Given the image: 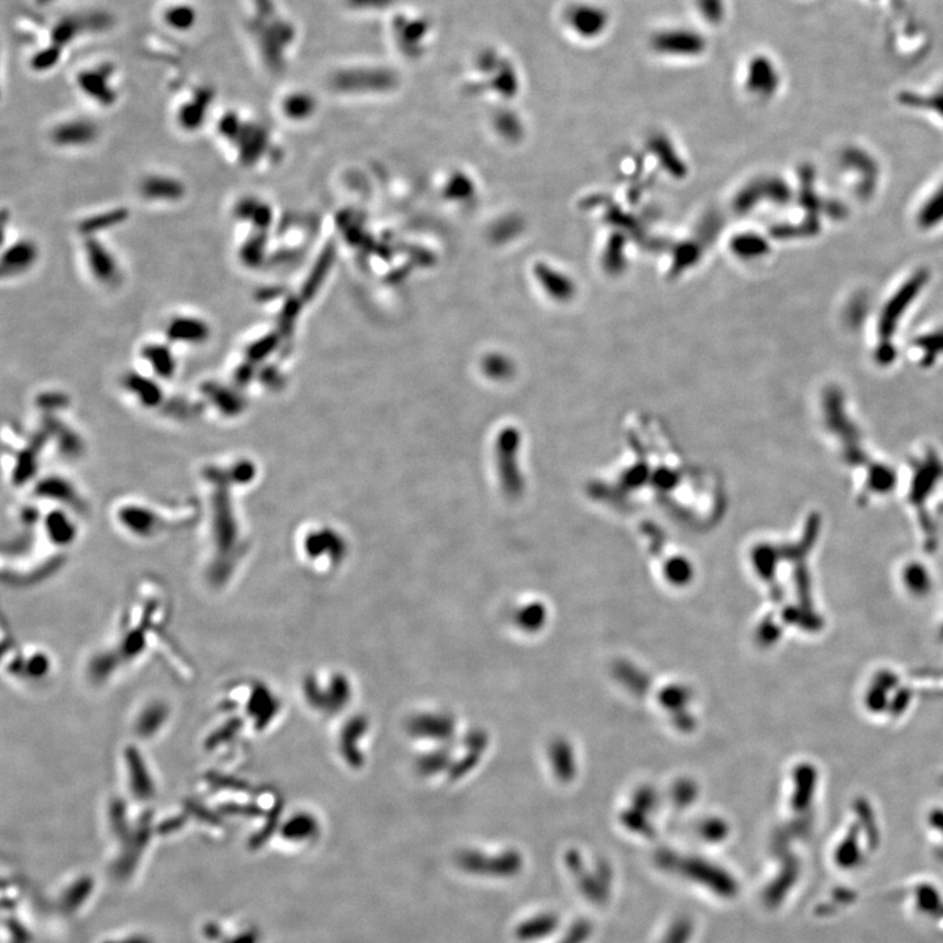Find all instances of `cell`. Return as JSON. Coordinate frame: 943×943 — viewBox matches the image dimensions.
<instances>
[{
  "instance_id": "5bb4252c",
  "label": "cell",
  "mask_w": 943,
  "mask_h": 943,
  "mask_svg": "<svg viewBox=\"0 0 943 943\" xmlns=\"http://www.w3.org/2000/svg\"><path fill=\"white\" fill-rule=\"evenodd\" d=\"M232 214H234L235 219H238L239 222L251 223L253 227L260 232L264 230L266 224L270 221L268 206L262 204V202L255 197L239 198V200L235 202Z\"/></svg>"
},
{
  "instance_id": "ffe728a7",
  "label": "cell",
  "mask_w": 943,
  "mask_h": 943,
  "mask_svg": "<svg viewBox=\"0 0 943 943\" xmlns=\"http://www.w3.org/2000/svg\"><path fill=\"white\" fill-rule=\"evenodd\" d=\"M244 122L245 120H243L241 114L236 111H228L223 113L217 122V133L219 138H222V141L232 146V143L235 142V139L238 137L241 128H243Z\"/></svg>"
},
{
  "instance_id": "d6986e66",
  "label": "cell",
  "mask_w": 943,
  "mask_h": 943,
  "mask_svg": "<svg viewBox=\"0 0 943 943\" xmlns=\"http://www.w3.org/2000/svg\"><path fill=\"white\" fill-rule=\"evenodd\" d=\"M417 768L421 775H437V773L451 768V755L448 754L447 750H443V748L429 752V754L422 756V758L417 761Z\"/></svg>"
},
{
  "instance_id": "5b68a950",
  "label": "cell",
  "mask_w": 943,
  "mask_h": 943,
  "mask_svg": "<svg viewBox=\"0 0 943 943\" xmlns=\"http://www.w3.org/2000/svg\"><path fill=\"white\" fill-rule=\"evenodd\" d=\"M138 193L152 204H179L188 194V188L179 177L155 172L142 177Z\"/></svg>"
},
{
  "instance_id": "ba28073f",
  "label": "cell",
  "mask_w": 943,
  "mask_h": 943,
  "mask_svg": "<svg viewBox=\"0 0 943 943\" xmlns=\"http://www.w3.org/2000/svg\"><path fill=\"white\" fill-rule=\"evenodd\" d=\"M164 334L171 345L201 346L210 341L213 329L204 317L176 315L168 321Z\"/></svg>"
},
{
  "instance_id": "7a4b0ae2",
  "label": "cell",
  "mask_w": 943,
  "mask_h": 943,
  "mask_svg": "<svg viewBox=\"0 0 943 943\" xmlns=\"http://www.w3.org/2000/svg\"><path fill=\"white\" fill-rule=\"evenodd\" d=\"M116 70L109 63L82 69L75 76V86L87 100L97 107L108 109L118 101V90L114 84Z\"/></svg>"
},
{
  "instance_id": "9c48e42d",
  "label": "cell",
  "mask_w": 943,
  "mask_h": 943,
  "mask_svg": "<svg viewBox=\"0 0 943 943\" xmlns=\"http://www.w3.org/2000/svg\"><path fill=\"white\" fill-rule=\"evenodd\" d=\"M455 729L454 717L448 713H420L408 722V731L412 737L433 742H447L454 737Z\"/></svg>"
},
{
  "instance_id": "30bf717a",
  "label": "cell",
  "mask_w": 943,
  "mask_h": 943,
  "mask_svg": "<svg viewBox=\"0 0 943 943\" xmlns=\"http://www.w3.org/2000/svg\"><path fill=\"white\" fill-rule=\"evenodd\" d=\"M266 143H268V138L264 129L253 122L245 121L231 147L235 150L240 166L253 167L264 155Z\"/></svg>"
},
{
  "instance_id": "9a60e30c",
  "label": "cell",
  "mask_w": 943,
  "mask_h": 943,
  "mask_svg": "<svg viewBox=\"0 0 943 943\" xmlns=\"http://www.w3.org/2000/svg\"><path fill=\"white\" fill-rule=\"evenodd\" d=\"M197 12L192 4L179 2L167 4L162 12L163 23L173 31H190L196 24Z\"/></svg>"
},
{
  "instance_id": "2e32d148",
  "label": "cell",
  "mask_w": 943,
  "mask_h": 943,
  "mask_svg": "<svg viewBox=\"0 0 943 943\" xmlns=\"http://www.w3.org/2000/svg\"><path fill=\"white\" fill-rule=\"evenodd\" d=\"M125 386L130 388V391L137 396V399L141 401L143 405L147 407H154V405L159 404L162 400V391L158 382L150 378H145L138 374H131L126 379Z\"/></svg>"
},
{
  "instance_id": "3957f363",
  "label": "cell",
  "mask_w": 943,
  "mask_h": 943,
  "mask_svg": "<svg viewBox=\"0 0 943 943\" xmlns=\"http://www.w3.org/2000/svg\"><path fill=\"white\" fill-rule=\"evenodd\" d=\"M100 138V128L90 118L73 117L58 122L50 130L49 139L54 146L66 150H79L95 145Z\"/></svg>"
},
{
  "instance_id": "52a82bcc",
  "label": "cell",
  "mask_w": 943,
  "mask_h": 943,
  "mask_svg": "<svg viewBox=\"0 0 943 943\" xmlns=\"http://www.w3.org/2000/svg\"><path fill=\"white\" fill-rule=\"evenodd\" d=\"M214 92L209 87H198L177 107L176 124L185 133L194 134L204 128L213 107Z\"/></svg>"
},
{
  "instance_id": "44dd1931",
  "label": "cell",
  "mask_w": 943,
  "mask_h": 943,
  "mask_svg": "<svg viewBox=\"0 0 943 943\" xmlns=\"http://www.w3.org/2000/svg\"><path fill=\"white\" fill-rule=\"evenodd\" d=\"M293 837H306L314 835L317 831L316 820L310 815H300L296 816L295 819L291 820L289 828H287Z\"/></svg>"
},
{
  "instance_id": "ac0fdd59",
  "label": "cell",
  "mask_w": 943,
  "mask_h": 943,
  "mask_svg": "<svg viewBox=\"0 0 943 943\" xmlns=\"http://www.w3.org/2000/svg\"><path fill=\"white\" fill-rule=\"evenodd\" d=\"M262 256H264V240L260 235L249 236L243 244H240L238 259L240 264L247 268H257L261 264Z\"/></svg>"
},
{
  "instance_id": "8fae6325",
  "label": "cell",
  "mask_w": 943,
  "mask_h": 943,
  "mask_svg": "<svg viewBox=\"0 0 943 943\" xmlns=\"http://www.w3.org/2000/svg\"><path fill=\"white\" fill-rule=\"evenodd\" d=\"M141 357L158 379H172L176 375L177 358L169 342H148L141 349Z\"/></svg>"
},
{
  "instance_id": "8992f818",
  "label": "cell",
  "mask_w": 943,
  "mask_h": 943,
  "mask_svg": "<svg viewBox=\"0 0 943 943\" xmlns=\"http://www.w3.org/2000/svg\"><path fill=\"white\" fill-rule=\"evenodd\" d=\"M40 260V247L35 240L21 238L3 248L0 272L3 279L24 276L35 268Z\"/></svg>"
},
{
  "instance_id": "277c9868",
  "label": "cell",
  "mask_w": 943,
  "mask_h": 943,
  "mask_svg": "<svg viewBox=\"0 0 943 943\" xmlns=\"http://www.w3.org/2000/svg\"><path fill=\"white\" fill-rule=\"evenodd\" d=\"M306 691L310 704L329 714L341 712L349 705L353 695L348 678L340 674L334 675L325 687L316 679L308 680Z\"/></svg>"
},
{
  "instance_id": "7c38bea8",
  "label": "cell",
  "mask_w": 943,
  "mask_h": 943,
  "mask_svg": "<svg viewBox=\"0 0 943 943\" xmlns=\"http://www.w3.org/2000/svg\"><path fill=\"white\" fill-rule=\"evenodd\" d=\"M367 730H369V722L365 718L355 717L346 723L341 731L340 750L350 767H362L363 755L359 750V746H361V740L365 737Z\"/></svg>"
},
{
  "instance_id": "6da1fadb",
  "label": "cell",
  "mask_w": 943,
  "mask_h": 943,
  "mask_svg": "<svg viewBox=\"0 0 943 943\" xmlns=\"http://www.w3.org/2000/svg\"><path fill=\"white\" fill-rule=\"evenodd\" d=\"M82 252L93 281L109 289L121 285L124 274L120 260L101 236H83Z\"/></svg>"
},
{
  "instance_id": "e0dca14e",
  "label": "cell",
  "mask_w": 943,
  "mask_h": 943,
  "mask_svg": "<svg viewBox=\"0 0 943 943\" xmlns=\"http://www.w3.org/2000/svg\"><path fill=\"white\" fill-rule=\"evenodd\" d=\"M46 528L54 543L66 544L75 537V526L65 513H52L46 520Z\"/></svg>"
},
{
  "instance_id": "4fadbf2b",
  "label": "cell",
  "mask_w": 943,
  "mask_h": 943,
  "mask_svg": "<svg viewBox=\"0 0 943 943\" xmlns=\"http://www.w3.org/2000/svg\"><path fill=\"white\" fill-rule=\"evenodd\" d=\"M129 210L126 207H116L92 214L79 223V232L82 236H101L103 232L113 230L129 219Z\"/></svg>"
}]
</instances>
